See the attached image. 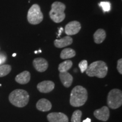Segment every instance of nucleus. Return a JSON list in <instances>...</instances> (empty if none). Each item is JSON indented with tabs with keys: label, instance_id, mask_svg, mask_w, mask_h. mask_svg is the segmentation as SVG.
Instances as JSON below:
<instances>
[{
	"label": "nucleus",
	"instance_id": "nucleus-1",
	"mask_svg": "<svg viewBox=\"0 0 122 122\" xmlns=\"http://www.w3.org/2000/svg\"><path fill=\"white\" fill-rule=\"evenodd\" d=\"M88 100V92L81 85L75 86L70 94V103L74 107H80L84 105Z\"/></svg>",
	"mask_w": 122,
	"mask_h": 122
},
{
	"label": "nucleus",
	"instance_id": "nucleus-2",
	"mask_svg": "<svg viewBox=\"0 0 122 122\" xmlns=\"http://www.w3.org/2000/svg\"><path fill=\"white\" fill-rule=\"evenodd\" d=\"M108 67L106 63L102 61H97L88 66L85 72L89 77H96L104 78L107 74Z\"/></svg>",
	"mask_w": 122,
	"mask_h": 122
},
{
	"label": "nucleus",
	"instance_id": "nucleus-3",
	"mask_svg": "<svg viewBox=\"0 0 122 122\" xmlns=\"http://www.w3.org/2000/svg\"><path fill=\"white\" fill-rule=\"evenodd\" d=\"M9 101L14 106L23 107L28 104L30 96L26 91L23 89H15L10 94Z\"/></svg>",
	"mask_w": 122,
	"mask_h": 122
},
{
	"label": "nucleus",
	"instance_id": "nucleus-4",
	"mask_svg": "<svg viewBox=\"0 0 122 122\" xmlns=\"http://www.w3.org/2000/svg\"><path fill=\"white\" fill-rule=\"evenodd\" d=\"M66 5L63 3L56 1L51 5V9L49 12V16L53 22L56 23L62 22L65 19V10Z\"/></svg>",
	"mask_w": 122,
	"mask_h": 122
},
{
	"label": "nucleus",
	"instance_id": "nucleus-5",
	"mask_svg": "<svg viewBox=\"0 0 122 122\" xmlns=\"http://www.w3.org/2000/svg\"><path fill=\"white\" fill-rule=\"evenodd\" d=\"M107 103L110 108L117 109L122 105V92L118 89H113L109 92L107 99Z\"/></svg>",
	"mask_w": 122,
	"mask_h": 122
},
{
	"label": "nucleus",
	"instance_id": "nucleus-6",
	"mask_svg": "<svg viewBox=\"0 0 122 122\" xmlns=\"http://www.w3.org/2000/svg\"><path fill=\"white\" fill-rule=\"evenodd\" d=\"M44 15L39 5L33 4L29 9L27 14V19L30 24L33 25L40 24L43 20Z\"/></svg>",
	"mask_w": 122,
	"mask_h": 122
},
{
	"label": "nucleus",
	"instance_id": "nucleus-7",
	"mask_svg": "<svg viewBox=\"0 0 122 122\" xmlns=\"http://www.w3.org/2000/svg\"><path fill=\"white\" fill-rule=\"evenodd\" d=\"M81 28L80 22L78 21H72L67 24L65 26V32L68 36L75 35L79 32Z\"/></svg>",
	"mask_w": 122,
	"mask_h": 122
},
{
	"label": "nucleus",
	"instance_id": "nucleus-8",
	"mask_svg": "<svg viewBox=\"0 0 122 122\" xmlns=\"http://www.w3.org/2000/svg\"><path fill=\"white\" fill-rule=\"evenodd\" d=\"M93 114L97 119L103 122H106L110 117L109 109L107 106H103L101 109L96 110Z\"/></svg>",
	"mask_w": 122,
	"mask_h": 122
},
{
	"label": "nucleus",
	"instance_id": "nucleus-9",
	"mask_svg": "<svg viewBox=\"0 0 122 122\" xmlns=\"http://www.w3.org/2000/svg\"><path fill=\"white\" fill-rule=\"evenodd\" d=\"M55 84L52 81L45 80L40 82L37 85V88L41 93H47L51 92L54 89Z\"/></svg>",
	"mask_w": 122,
	"mask_h": 122
},
{
	"label": "nucleus",
	"instance_id": "nucleus-10",
	"mask_svg": "<svg viewBox=\"0 0 122 122\" xmlns=\"http://www.w3.org/2000/svg\"><path fill=\"white\" fill-rule=\"evenodd\" d=\"M49 122H68L67 116L62 112H51L47 116Z\"/></svg>",
	"mask_w": 122,
	"mask_h": 122
},
{
	"label": "nucleus",
	"instance_id": "nucleus-11",
	"mask_svg": "<svg viewBox=\"0 0 122 122\" xmlns=\"http://www.w3.org/2000/svg\"><path fill=\"white\" fill-rule=\"evenodd\" d=\"M33 65L38 72H43L48 69V61L42 58H37L33 61Z\"/></svg>",
	"mask_w": 122,
	"mask_h": 122
},
{
	"label": "nucleus",
	"instance_id": "nucleus-12",
	"mask_svg": "<svg viewBox=\"0 0 122 122\" xmlns=\"http://www.w3.org/2000/svg\"><path fill=\"white\" fill-rule=\"evenodd\" d=\"M73 42L72 38L70 36H65L61 39H56L54 40L55 46L58 48H62L72 44Z\"/></svg>",
	"mask_w": 122,
	"mask_h": 122
},
{
	"label": "nucleus",
	"instance_id": "nucleus-13",
	"mask_svg": "<svg viewBox=\"0 0 122 122\" xmlns=\"http://www.w3.org/2000/svg\"><path fill=\"white\" fill-rule=\"evenodd\" d=\"M51 103L49 101L45 98H41L40 100L38 101V102L36 103V108L38 110L43 111H48L51 110Z\"/></svg>",
	"mask_w": 122,
	"mask_h": 122
},
{
	"label": "nucleus",
	"instance_id": "nucleus-14",
	"mask_svg": "<svg viewBox=\"0 0 122 122\" xmlns=\"http://www.w3.org/2000/svg\"><path fill=\"white\" fill-rule=\"evenodd\" d=\"M59 77L61 83L66 88H69L72 85L73 81V77L68 72L59 73Z\"/></svg>",
	"mask_w": 122,
	"mask_h": 122
},
{
	"label": "nucleus",
	"instance_id": "nucleus-15",
	"mask_svg": "<svg viewBox=\"0 0 122 122\" xmlns=\"http://www.w3.org/2000/svg\"><path fill=\"white\" fill-rule=\"evenodd\" d=\"M15 81L20 84H26L30 81V72L27 71H24L20 73L15 77Z\"/></svg>",
	"mask_w": 122,
	"mask_h": 122
},
{
	"label": "nucleus",
	"instance_id": "nucleus-16",
	"mask_svg": "<svg viewBox=\"0 0 122 122\" xmlns=\"http://www.w3.org/2000/svg\"><path fill=\"white\" fill-rule=\"evenodd\" d=\"M106 37V32L103 29H98L93 35V39L95 43L97 44H101L103 42Z\"/></svg>",
	"mask_w": 122,
	"mask_h": 122
},
{
	"label": "nucleus",
	"instance_id": "nucleus-17",
	"mask_svg": "<svg viewBox=\"0 0 122 122\" xmlns=\"http://www.w3.org/2000/svg\"><path fill=\"white\" fill-rule=\"evenodd\" d=\"M76 56V52L71 48H66L61 51L60 57L62 59L71 58Z\"/></svg>",
	"mask_w": 122,
	"mask_h": 122
},
{
	"label": "nucleus",
	"instance_id": "nucleus-18",
	"mask_svg": "<svg viewBox=\"0 0 122 122\" xmlns=\"http://www.w3.org/2000/svg\"><path fill=\"white\" fill-rule=\"evenodd\" d=\"M72 62L70 60H66L59 65L58 70L60 72H67L72 66Z\"/></svg>",
	"mask_w": 122,
	"mask_h": 122
},
{
	"label": "nucleus",
	"instance_id": "nucleus-19",
	"mask_svg": "<svg viewBox=\"0 0 122 122\" xmlns=\"http://www.w3.org/2000/svg\"><path fill=\"white\" fill-rule=\"evenodd\" d=\"M11 67L9 65H4L0 66V77L6 76L10 72Z\"/></svg>",
	"mask_w": 122,
	"mask_h": 122
},
{
	"label": "nucleus",
	"instance_id": "nucleus-20",
	"mask_svg": "<svg viewBox=\"0 0 122 122\" xmlns=\"http://www.w3.org/2000/svg\"><path fill=\"white\" fill-rule=\"evenodd\" d=\"M82 112L79 110L75 111L71 117V122H81Z\"/></svg>",
	"mask_w": 122,
	"mask_h": 122
},
{
	"label": "nucleus",
	"instance_id": "nucleus-21",
	"mask_svg": "<svg viewBox=\"0 0 122 122\" xmlns=\"http://www.w3.org/2000/svg\"><path fill=\"white\" fill-rule=\"evenodd\" d=\"M88 62L86 60L81 61L79 63V67L80 68L81 72V73H84L86 71L88 68Z\"/></svg>",
	"mask_w": 122,
	"mask_h": 122
},
{
	"label": "nucleus",
	"instance_id": "nucleus-22",
	"mask_svg": "<svg viewBox=\"0 0 122 122\" xmlns=\"http://www.w3.org/2000/svg\"><path fill=\"white\" fill-rule=\"evenodd\" d=\"M100 5L104 11L108 12L111 10V4L109 2H101L100 3Z\"/></svg>",
	"mask_w": 122,
	"mask_h": 122
},
{
	"label": "nucleus",
	"instance_id": "nucleus-23",
	"mask_svg": "<svg viewBox=\"0 0 122 122\" xmlns=\"http://www.w3.org/2000/svg\"><path fill=\"white\" fill-rule=\"evenodd\" d=\"M117 70L120 74H122V59L120 58L117 62Z\"/></svg>",
	"mask_w": 122,
	"mask_h": 122
},
{
	"label": "nucleus",
	"instance_id": "nucleus-24",
	"mask_svg": "<svg viewBox=\"0 0 122 122\" xmlns=\"http://www.w3.org/2000/svg\"><path fill=\"white\" fill-rule=\"evenodd\" d=\"M6 58L5 56H4L2 54H0V65L1 63H4L6 61Z\"/></svg>",
	"mask_w": 122,
	"mask_h": 122
},
{
	"label": "nucleus",
	"instance_id": "nucleus-25",
	"mask_svg": "<svg viewBox=\"0 0 122 122\" xmlns=\"http://www.w3.org/2000/svg\"><path fill=\"white\" fill-rule=\"evenodd\" d=\"M83 122H91V119H89V118H86L85 120H83Z\"/></svg>",
	"mask_w": 122,
	"mask_h": 122
},
{
	"label": "nucleus",
	"instance_id": "nucleus-26",
	"mask_svg": "<svg viewBox=\"0 0 122 122\" xmlns=\"http://www.w3.org/2000/svg\"><path fill=\"white\" fill-rule=\"evenodd\" d=\"M59 35H58V36H59V35H60V34L61 33H62V30H63V28H61L60 29H59Z\"/></svg>",
	"mask_w": 122,
	"mask_h": 122
},
{
	"label": "nucleus",
	"instance_id": "nucleus-27",
	"mask_svg": "<svg viewBox=\"0 0 122 122\" xmlns=\"http://www.w3.org/2000/svg\"><path fill=\"white\" fill-rule=\"evenodd\" d=\"M16 56V53H14V54H13V57H15Z\"/></svg>",
	"mask_w": 122,
	"mask_h": 122
}]
</instances>
